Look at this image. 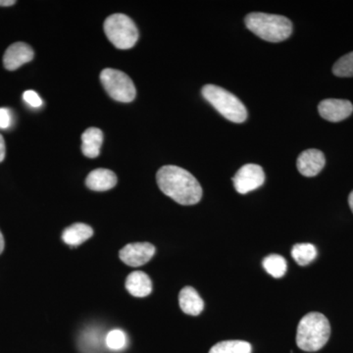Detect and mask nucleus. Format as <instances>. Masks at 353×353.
Instances as JSON below:
<instances>
[{
    "label": "nucleus",
    "mask_w": 353,
    "mask_h": 353,
    "mask_svg": "<svg viewBox=\"0 0 353 353\" xmlns=\"http://www.w3.org/2000/svg\"><path fill=\"white\" fill-rule=\"evenodd\" d=\"M23 99L32 108H41L43 105V101H41L39 95L36 92H34V90H26L24 94H23Z\"/></svg>",
    "instance_id": "nucleus-22"
},
{
    "label": "nucleus",
    "mask_w": 353,
    "mask_h": 353,
    "mask_svg": "<svg viewBox=\"0 0 353 353\" xmlns=\"http://www.w3.org/2000/svg\"><path fill=\"white\" fill-rule=\"evenodd\" d=\"M117 176L108 169H95L88 174L85 185L94 192H106L117 185Z\"/></svg>",
    "instance_id": "nucleus-12"
},
{
    "label": "nucleus",
    "mask_w": 353,
    "mask_h": 353,
    "mask_svg": "<svg viewBox=\"0 0 353 353\" xmlns=\"http://www.w3.org/2000/svg\"><path fill=\"white\" fill-rule=\"evenodd\" d=\"M318 111L323 119L336 123L345 120L352 115L353 105L347 99H328L320 102Z\"/></svg>",
    "instance_id": "nucleus-9"
},
{
    "label": "nucleus",
    "mask_w": 353,
    "mask_h": 353,
    "mask_svg": "<svg viewBox=\"0 0 353 353\" xmlns=\"http://www.w3.org/2000/svg\"><path fill=\"white\" fill-rule=\"evenodd\" d=\"M292 256L301 266L310 264L317 256V250L311 243H297L292 246Z\"/></svg>",
    "instance_id": "nucleus-18"
},
{
    "label": "nucleus",
    "mask_w": 353,
    "mask_h": 353,
    "mask_svg": "<svg viewBox=\"0 0 353 353\" xmlns=\"http://www.w3.org/2000/svg\"><path fill=\"white\" fill-rule=\"evenodd\" d=\"M4 245H6V243H4L3 234H2L1 231H0V254L3 252Z\"/></svg>",
    "instance_id": "nucleus-26"
},
{
    "label": "nucleus",
    "mask_w": 353,
    "mask_h": 353,
    "mask_svg": "<svg viewBox=\"0 0 353 353\" xmlns=\"http://www.w3.org/2000/svg\"><path fill=\"white\" fill-rule=\"evenodd\" d=\"M104 32L113 46L122 50L134 48L139 39L138 28L124 14L109 16L104 22Z\"/></svg>",
    "instance_id": "nucleus-5"
},
{
    "label": "nucleus",
    "mask_w": 353,
    "mask_h": 353,
    "mask_svg": "<svg viewBox=\"0 0 353 353\" xmlns=\"http://www.w3.org/2000/svg\"><path fill=\"white\" fill-rule=\"evenodd\" d=\"M126 289L132 296L145 297L152 292V283L145 272L134 271L128 276Z\"/></svg>",
    "instance_id": "nucleus-14"
},
{
    "label": "nucleus",
    "mask_w": 353,
    "mask_h": 353,
    "mask_svg": "<svg viewBox=\"0 0 353 353\" xmlns=\"http://www.w3.org/2000/svg\"><path fill=\"white\" fill-rule=\"evenodd\" d=\"M155 246L150 243H129L119 252L120 259L128 266L139 267L154 256Z\"/></svg>",
    "instance_id": "nucleus-8"
},
{
    "label": "nucleus",
    "mask_w": 353,
    "mask_h": 353,
    "mask_svg": "<svg viewBox=\"0 0 353 353\" xmlns=\"http://www.w3.org/2000/svg\"><path fill=\"white\" fill-rule=\"evenodd\" d=\"M6 154V141H4L3 137L0 134V162L3 161Z\"/></svg>",
    "instance_id": "nucleus-24"
},
{
    "label": "nucleus",
    "mask_w": 353,
    "mask_h": 353,
    "mask_svg": "<svg viewBox=\"0 0 353 353\" xmlns=\"http://www.w3.org/2000/svg\"><path fill=\"white\" fill-rule=\"evenodd\" d=\"M262 265H263L265 271L273 278L284 277L285 272H287V261L284 257L279 254H271L265 257Z\"/></svg>",
    "instance_id": "nucleus-19"
},
{
    "label": "nucleus",
    "mask_w": 353,
    "mask_h": 353,
    "mask_svg": "<svg viewBox=\"0 0 353 353\" xmlns=\"http://www.w3.org/2000/svg\"><path fill=\"white\" fill-rule=\"evenodd\" d=\"M234 187L241 194H246L261 187L265 182V174L261 166L246 164L236 172L233 178Z\"/></svg>",
    "instance_id": "nucleus-7"
},
{
    "label": "nucleus",
    "mask_w": 353,
    "mask_h": 353,
    "mask_svg": "<svg viewBox=\"0 0 353 353\" xmlns=\"http://www.w3.org/2000/svg\"><path fill=\"white\" fill-rule=\"evenodd\" d=\"M92 234L94 230L92 227L83 223H76L64 230L62 240L70 246H78L92 238Z\"/></svg>",
    "instance_id": "nucleus-16"
},
{
    "label": "nucleus",
    "mask_w": 353,
    "mask_h": 353,
    "mask_svg": "<svg viewBox=\"0 0 353 353\" xmlns=\"http://www.w3.org/2000/svg\"><path fill=\"white\" fill-rule=\"evenodd\" d=\"M330 336L331 325L326 316L310 312L304 316L297 326L296 345L303 352H318L328 343Z\"/></svg>",
    "instance_id": "nucleus-2"
},
{
    "label": "nucleus",
    "mask_w": 353,
    "mask_h": 353,
    "mask_svg": "<svg viewBox=\"0 0 353 353\" xmlns=\"http://www.w3.org/2000/svg\"><path fill=\"white\" fill-rule=\"evenodd\" d=\"M326 164L324 153L318 150H307L297 158L296 166L304 176H315L323 170Z\"/></svg>",
    "instance_id": "nucleus-10"
},
{
    "label": "nucleus",
    "mask_w": 353,
    "mask_h": 353,
    "mask_svg": "<svg viewBox=\"0 0 353 353\" xmlns=\"http://www.w3.org/2000/svg\"><path fill=\"white\" fill-rule=\"evenodd\" d=\"M10 111L7 108H0V129H8L11 125Z\"/></svg>",
    "instance_id": "nucleus-23"
},
{
    "label": "nucleus",
    "mask_w": 353,
    "mask_h": 353,
    "mask_svg": "<svg viewBox=\"0 0 353 353\" xmlns=\"http://www.w3.org/2000/svg\"><path fill=\"white\" fill-rule=\"evenodd\" d=\"M245 23L253 34L270 43L285 41L292 32V22L285 16L253 12L246 16Z\"/></svg>",
    "instance_id": "nucleus-3"
},
{
    "label": "nucleus",
    "mask_w": 353,
    "mask_h": 353,
    "mask_svg": "<svg viewBox=\"0 0 353 353\" xmlns=\"http://www.w3.org/2000/svg\"><path fill=\"white\" fill-rule=\"evenodd\" d=\"M105 343L109 350H122L126 347L127 336L124 332L121 330H112L109 332L105 338Z\"/></svg>",
    "instance_id": "nucleus-21"
},
{
    "label": "nucleus",
    "mask_w": 353,
    "mask_h": 353,
    "mask_svg": "<svg viewBox=\"0 0 353 353\" xmlns=\"http://www.w3.org/2000/svg\"><path fill=\"white\" fill-rule=\"evenodd\" d=\"M158 187L165 196L182 205H194L202 197L201 183L196 176L181 167L167 165L161 167L157 174Z\"/></svg>",
    "instance_id": "nucleus-1"
},
{
    "label": "nucleus",
    "mask_w": 353,
    "mask_h": 353,
    "mask_svg": "<svg viewBox=\"0 0 353 353\" xmlns=\"http://www.w3.org/2000/svg\"><path fill=\"white\" fill-rule=\"evenodd\" d=\"M101 81L108 94L115 101L131 102L136 97V88L131 78L119 70L104 69Z\"/></svg>",
    "instance_id": "nucleus-6"
},
{
    "label": "nucleus",
    "mask_w": 353,
    "mask_h": 353,
    "mask_svg": "<svg viewBox=\"0 0 353 353\" xmlns=\"http://www.w3.org/2000/svg\"><path fill=\"white\" fill-rule=\"evenodd\" d=\"M348 204H350V208L353 213V190L350 192V196H348Z\"/></svg>",
    "instance_id": "nucleus-27"
},
{
    "label": "nucleus",
    "mask_w": 353,
    "mask_h": 353,
    "mask_svg": "<svg viewBox=\"0 0 353 353\" xmlns=\"http://www.w3.org/2000/svg\"><path fill=\"white\" fill-rule=\"evenodd\" d=\"M179 303L183 312L190 316L201 314L204 308V301L192 287H185L181 290Z\"/></svg>",
    "instance_id": "nucleus-13"
},
{
    "label": "nucleus",
    "mask_w": 353,
    "mask_h": 353,
    "mask_svg": "<svg viewBox=\"0 0 353 353\" xmlns=\"http://www.w3.org/2000/svg\"><path fill=\"white\" fill-rule=\"evenodd\" d=\"M82 152L85 157L95 158L101 153L103 134L97 128H88L82 134Z\"/></svg>",
    "instance_id": "nucleus-15"
},
{
    "label": "nucleus",
    "mask_w": 353,
    "mask_h": 353,
    "mask_svg": "<svg viewBox=\"0 0 353 353\" xmlns=\"http://www.w3.org/2000/svg\"><path fill=\"white\" fill-rule=\"evenodd\" d=\"M15 3L16 1H14V0H0V6H12Z\"/></svg>",
    "instance_id": "nucleus-25"
},
{
    "label": "nucleus",
    "mask_w": 353,
    "mask_h": 353,
    "mask_svg": "<svg viewBox=\"0 0 353 353\" xmlns=\"http://www.w3.org/2000/svg\"><path fill=\"white\" fill-rule=\"evenodd\" d=\"M34 58V50L31 46L25 43L11 44L3 57V64L6 69L14 71L20 68L23 65L32 61Z\"/></svg>",
    "instance_id": "nucleus-11"
},
{
    "label": "nucleus",
    "mask_w": 353,
    "mask_h": 353,
    "mask_svg": "<svg viewBox=\"0 0 353 353\" xmlns=\"http://www.w3.org/2000/svg\"><path fill=\"white\" fill-rule=\"evenodd\" d=\"M334 76L340 78H350L353 77V51L341 57L333 66Z\"/></svg>",
    "instance_id": "nucleus-20"
},
{
    "label": "nucleus",
    "mask_w": 353,
    "mask_h": 353,
    "mask_svg": "<svg viewBox=\"0 0 353 353\" xmlns=\"http://www.w3.org/2000/svg\"><path fill=\"white\" fill-rule=\"evenodd\" d=\"M252 347L245 341H224L216 343L209 353H252Z\"/></svg>",
    "instance_id": "nucleus-17"
},
{
    "label": "nucleus",
    "mask_w": 353,
    "mask_h": 353,
    "mask_svg": "<svg viewBox=\"0 0 353 353\" xmlns=\"http://www.w3.org/2000/svg\"><path fill=\"white\" fill-rule=\"evenodd\" d=\"M202 95L227 120L243 123L248 118V111L243 102L225 88L206 85L202 88Z\"/></svg>",
    "instance_id": "nucleus-4"
}]
</instances>
